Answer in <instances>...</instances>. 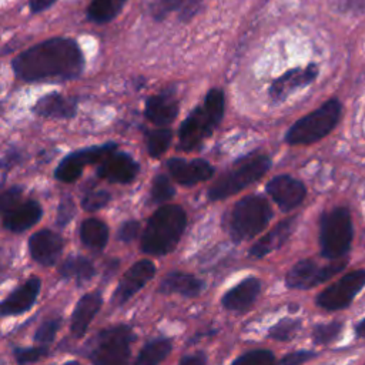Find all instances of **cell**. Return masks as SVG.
<instances>
[{
	"label": "cell",
	"mask_w": 365,
	"mask_h": 365,
	"mask_svg": "<svg viewBox=\"0 0 365 365\" xmlns=\"http://www.w3.org/2000/svg\"><path fill=\"white\" fill-rule=\"evenodd\" d=\"M11 67L23 81L73 80L83 73L84 57L73 38L54 37L20 53Z\"/></svg>",
	"instance_id": "1"
},
{
	"label": "cell",
	"mask_w": 365,
	"mask_h": 365,
	"mask_svg": "<svg viewBox=\"0 0 365 365\" xmlns=\"http://www.w3.org/2000/svg\"><path fill=\"white\" fill-rule=\"evenodd\" d=\"M187 224L180 205L160 207L147 221L141 235V250L150 255H165L175 248Z\"/></svg>",
	"instance_id": "2"
},
{
	"label": "cell",
	"mask_w": 365,
	"mask_h": 365,
	"mask_svg": "<svg viewBox=\"0 0 365 365\" xmlns=\"http://www.w3.org/2000/svg\"><path fill=\"white\" fill-rule=\"evenodd\" d=\"M225 108L224 93L212 88L207 93L204 103L194 108L180 127L178 148L191 151L197 148L220 124Z\"/></svg>",
	"instance_id": "3"
},
{
	"label": "cell",
	"mask_w": 365,
	"mask_h": 365,
	"mask_svg": "<svg viewBox=\"0 0 365 365\" xmlns=\"http://www.w3.org/2000/svg\"><path fill=\"white\" fill-rule=\"evenodd\" d=\"M341 117V103L335 98L325 101L319 108L299 118L291 125L285 141L291 145L312 144L329 134Z\"/></svg>",
	"instance_id": "4"
},
{
	"label": "cell",
	"mask_w": 365,
	"mask_h": 365,
	"mask_svg": "<svg viewBox=\"0 0 365 365\" xmlns=\"http://www.w3.org/2000/svg\"><path fill=\"white\" fill-rule=\"evenodd\" d=\"M272 218L268 201L259 195H248L240 200L230 218V235L235 242L250 240L259 234Z\"/></svg>",
	"instance_id": "5"
},
{
	"label": "cell",
	"mask_w": 365,
	"mask_h": 365,
	"mask_svg": "<svg viewBox=\"0 0 365 365\" xmlns=\"http://www.w3.org/2000/svg\"><path fill=\"white\" fill-rule=\"evenodd\" d=\"M352 220L351 212L345 207H336L321 217L319 244L321 254L329 259L344 257L352 242Z\"/></svg>",
	"instance_id": "6"
},
{
	"label": "cell",
	"mask_w": 365,
	"mask_h": 365,
	"mask_svg": "<svg viewBox=\"0 0 365 365\" xmlns=\"http://www.w3.org/2000/svg\"><path fill=\"white\" fill-rule=\"evenodd\" d=\"M134 334L127 325H115L98 332L88 358L93 365H128Z\"/></svg>",
	"instance_id": "7"
},
{
	"label": "cell",
	"mask_w": 365,
	"mask_h": 365,
	"mask_svg": "<svg viewBox=\"0 0 365 365\" xmlns=\"http://www.w3.org/2000/svg\"><path fill=\"white\" fill-rule=\"evenodd\" d=\"M269 167L271 160L264 154L248 158L247 161L222 174L208 190V198L215 201L237 194L247 185L259 180L269 170Z\"/></svg>",
	"instance_id": "8"
},
{
	"label": "cell",
	"mask_w": 365,
	"mask_h": 365,
	"mask_svg": "<svg viewBox=\"0 0 365 365\" xmlns=\"http://www.w3.org/2000/svg\"><path fill=\"white\" fill-rule=\"evenodd\" d=\"M365 287V269H356L344 275L317 297V305L327 311H336L348 307L355 295Z\"/></svg>",
	"instance_id": "9"
},
{
	"label": "cell",
	"mask_w": 365,
	"mask_h": 365,
	"mask_svg": "<svg viewBox=\"0 0 365 365\" xmlns=\"http://www.w3.org/2000/svg\"><path fill=\"white\" fill-rule=\"evenodd\" d=\"M345 265L346 261H336L319 267L312 259H302L288 271L285 277V284L287 287L295 289H309L332 278L335 274L342 271Z\"/></svg>",
	"instance_id": "10"
},
{
	"label": "cell",
	"mask_w": 365,
	"mask_h": 365,
	"mask_svg": "<svg viewBox=\"0 0 365 365\" xmlns=\"http://www.w3.org/2000/svg\"><path fill=\"white\" fill-rule=\"evenodd\" d=\"M115 147L114 143H108L74 151L61 160L54 171V177L63 182H73L80 177L86 165L101 163L107 155L115 151Z\"/></svg>",
	"instance_id": "11"
},
{
	"label": "cell",
	"mask_w": 365,
	"mask_h": 365,
	"mask_svg": "<svg viewBox=\"0 0 365 365\" xmlns=\"http://www.w3.org/2000/svg\"><path fill=\"white\" fill-rule=\"evenodd\" d=\"M155 274V267L148 259H141L133 264L128 271L120 279L111 301L115 305H123L127 302L135 292H138Z\"/></svg>",
	"instance_id": "12"
},
{
	"label": "cell",
	"mask_w": 365,
	"mask_h": 365,
	"mask_svg": "<svg viewBox=\"0 0 365 365\" xmlns=\"http://www.w3.org/2000/svg\"><path fill=\"white\" fill-rule=\"evenodd\" d=\"M267 191L282 211L294 210L307 195L304 184L291 175H278L272 178L267 184Z\"/></svg>",
	"instance_id": "13"
},
{
	"label": "cell",
	"mask_w": 365,
	"mask_h": 365,
	"mask_svg": "<svg viewBox=\"0 0 365 365\" xmlns=\"http://www.w3.org/2000/svg\"><path fill=\"white\" fill-rule=\"evenodd\" d=\"M140 170L138 163L125 153H111L97 168V175L110 182H130Z\"/></svg>",
	"instance_id": "14"
},
{
	"label": "cell",
	"mask_w": 365,
	"mask_h": 365,
	"mask_svg": "<svg viewBox=\"0 0 365 365\" xmlns=\"http://www.w3.org/2000/svg\"><path fill=\"white\" fill-rule=\"evenodd\" d=\"M318 76V67L315 64H309L304 68H292L272 81L269 87V96L275 101H282L297 88L305 87L315 80Z\"/></svg>",
	"instance_id": "15"
},
{
	"label": "cell",
	"mask_w": 365,
	"mask_h": 365,
	"mask_svg": "<svg viewBox=\"0 0 365 365\" xmlns=\"http://www.w3.org/2000/svg\"><path fill=\"white\" fill-rule=\"evenodd\" d=\"M167 167L171 175L182 185H194L197 182L208 180L214 174L212 165L201 158H171L167 161Z\"/></svg>",
	"instance_id": "16"
},
{
	"label": "cell",
	"mask_w": 365,
	"mask_h": 365,
	"mask_svg": "<svg viewBox=\"0 0 365 365\" xmlns=\"http://www.w3.org/2000/svg\"><path fill=\"white\" fill-rule=\"evenodd\" d=\"M30 255L41 265H53L61 254L63 240L58 234L50 230H41L33 234L29 240Z\"/></svg>",
	"instance_id": "17"
},
{
	"label": "cell",
	"mask_w": 365,
	"mask_h": 365,
	"mask_svg": "<svg viewBox=\"0 0 365 365\" xmlns=\"http://www.w3.org/2000/svg\"><path fill=\"white\" fill-rule=\"evenodd\" d=\"M178 114V101L171 91H163L147 98L145 117L155 125H167Z\"/></svg>",
	"instance_id": "18"
},
{
	"label": "cell",
	"mask_w": 365,
	"mask_h": 365,
	"mask_svg": "<svg viewBox=\"0 0 365 365\" xmlns=\"http://www.w3.org/2000/svg\"><path fill=\"white\" fill-rule=\"evenodd\" d=\"M40 279L30 277L23 285L16 288L1 304L3 315H19L27 311L36 301L40 291Z\"/></svg>",
	"instance_id": "19"
},
{
	"label": "cell",
	"mask_w": 365,
	"mask_h": 365,
	"mask_svg": "<svg viewBox=\"0 0 365 365\" xmlns=\"http://www.w3.org/2000/svg\"><path fill=\"white\" fill-rule=\"evenodd\" d=\"M261 291V282L255 277H248L231 288L222 297L224 308L230 311H245L252 305Z\"/></svg>",
	"instance_id": "20"
},
{
	"label": "cell",
	"mask_w": 365,
	"mask_h": 365,
	"mask_svg": "<svg viewBox=\"0 0 365 365\" xmlns=\"http://www.w3.org/2000/svg\"><path fill=\"white\" fill-rule=\"evenodd\" d=\"M41 207L37 201L29 200L23 204L16 205L10 211L3 214V225L13 231L21 232L30 227H33L41 217Z\"/></svg>",
	"instance_id": "21"
},
{
	"label": "cell",
	"mask_w": 365,
	"mask_h": 365,
	"mask_svg": "<svg viewBox=\"0 0 365 365\" xmlns=\"http://www.w3.org/2000/svg\"><path fill=\"white\" fill-rule=\"evenodd\" d=\"M297 218L291 217L287 220H282L274 230H271L267 235H264L261 240H258L248 251L250 257L252 258H262L267 254L272 252L274 250L279 248L292 234L295 228Z\"/></svg>",
	"instance_id": "22"
},
{
	"label": "cell",
	"mask_w": 365,
	"mask_h": 365,
	"mask_svg": "<svg viewBox=\"0 0 365 365\" xmlns=\"http://www.w3.org/2000/svg\"><path fill=\"white\" fill-rule=\"evenodd\" d=\"M103 304L101 295L100 292H93V294H86L84 297H81L73 311V317H71V334L76 338H81L91 319L96 317V314L98 312L100 307Z\"/></svg>",
	"instance_id": "23"
},
{
	"label": "cell",
	"mask_w": 365,
	"mask_h": 365,
	"mask_svg": "<svg viewBox=\"0 0 365 365\" xmlns=\"http://www.w3.org/2000/svg\"><path fill=\"white\" fill-rule=\"evenodd\" d=\"M33 111L37 115L47 118H70L77 111V103L70 97H63L57 93H53L41 97L34 104Z\"/></svg>",
	"instance_id": "24"
},
{
	"label": "cell",
	"mask_w": 365,
	"mask_h": 365,
	"mask_svg": "<svg viewBox=\"0 0 365 365\" xmlns=\"http://www.w3.org/2000/svg\"><path fill=\"white\" fill-rule=\"evenodd\" d=\"M204 1L205 0H153L150 9L157 20H163L167 16L177 13L178 19L185 21L204 6Z\"/></svg>",
	"instance_id": "25"
},
{
	"label": "cell",
	"mask_w": 365,
	"mask_h": 365,
	"mask_svg": "<svg viewBox=\"0 0 365 365\" xmlns=\"http://www.w3.org/2000/svg\"><path fill=\"white\" fill-rule=\"evenodd\" d=\"M204 288V282L190 274L184 272H170L167 274L160 287L158 291L163 294H180L184 297H197Z\"/></svg>",
	"instance_id": "26"
},
{
	"label": "cell",
	"mask_w": 365,
	"mask_h": 365,
	"mask_svg": "<svg viewBox=\"0 0 365 365\" xmlns=\"http://www.w3.org/2000/svg\"><path fill=\"white\" fill-rule=\"evenodd\" d=\"M80 238L86 247L93 250H103L108 240V228L103 221L97 218H88L80 227Z\"/></svg>",
	"instance_id": "27"
},
{
	"label": "cell",
	"mask_w": 365,
	"mask_h": 365,
	"mask_svg": "<svg viewBox=\"0 0 365 365\" xmlns=\"http://www.w3.org/2000/svg\"><path fill=\"white\" fill-rule=\"evenodd\" d=\"M173 344L167 338H157L150 341L140 351L134 365H158L171 352Z\"/></svg>",
	"instance_id": "28"
},
{
	"label": "cell",
	"mask_w": 365,
	"mask_h": 365,
	"mask_svg": "<svg viewBox=\"0 0 365 365\" xmlns=\"http://www.w3.org/2000/svg\"><path fill=\"white\" fill-rule=\"evenodd\" d=\"M60 275L64 278H74L78 284L88 281L94 275V265L90 259L81 255L68 257L60 267Z\"/></svg>",
	"instance_id": "29"
},
{
	"label": "cell",
	"mask_w": 365,
	"mask_h": 365,
	"mask_svg": "<svg viewBox=\"0 0 365 365\" xmlns=\"http://www.w3.org/2000/svg\"><path fill=\"white\" fill-rule=\"evenodd\" d=\"M127 0H93L87 9V17L94 23H108L124 7Z\"/></svg>",
	"instance_id": "30"
},
{
	"label": "cell",
	"mask_w": 365,
	"mask_h": 365,
	"mask_svg": "<svg viewBox=\"0 0 365 365\" xmlns=\"http://www.w3.org/2000/svg\"><path fill=\"white\" fill-rule=\"evenodd\" d=\"M173 133L168 128H157L147 133V151L151 157L157 158L163 155L170 147Z\"/></svg>",
	"instance_id": "31"
},
{
	"label": "cell",
	"mask_w": 365,
	"mask_h": 365,
	"mask_svg": "<svg viewBox=\"0 0 365 365\" xmlns=\"http://www.w3.org/2000/svg\"><path fill=\"white\" fill-rule=\"evenodd\" d=\"M301 328V321L294 318H284L272 325L268 331V336L277 341H289L292 339Z\"/></svg>",
	"instance_id": "32"
},
{
	"label": "cell",
	"mask_w": 365,
	"mask_h": 365,
	"mask_svg": "<svg viewBox=\"0 0 365 365\" xmlns=\"http://www.w3.org/2000/svg\"><path fill=\"white\" fill-rule=\"evenodd\" d=\"M342 324L341 322H327V324H317L312 329V339L318 345H327L338 338L341 334Z\"/></svg>",
	"instance_id": "33"
},
{
	"label": "cell",
	"mask_w": 365,
	"mask_h": 365,
	"mask_svg": "<svg viewBox=\"0 0 365 365\" xmlns=\"http://www.w3.org/2000/svg\"><path fill=\"white\" fill-rule=\"evenodd\" d=\"M231 365H275V356L268 349H254L234 359Z\"/></svg>",
	"instance_id": "34"
},
{
	"label": "cell",
	"mask_w": 365,
	"mask_h": 365,
	"mask_svg": "<svg viewBox=\"0 0 365 365\" xmlns=\"http://www.w3.org/2000/svg\"><path fill=\"white\" fill-rule=\"evenodd\" d=\"M175 194L174 187L171 184V181L168 180V177L158 174L154 177L153 181V187H151V200L154 202H164L170 198H173Z\"/></svg>",
	"instance_id": "35"
},
{
	"label": "cell",
	"mask_w": 365,
	"mask_h": 365,
	"mask_svg": "<svg viewBox=\"0 0 365 365\" xmlns=\"http://www.w3.org/2000/svg\"><path fill=\"white\" fill-rule=\"evenodd\" d=\"M60 325H61V319L60 318H54V319H48V321H44L36 331L34 334V339L38 342V344H48L54 339L57 331L60 329Z\"/></svg>",
	"instance_id": "36"
},
{
	"label": "cell",
	"mask_w": 365,
	"mask_h": 365,
	"mask_svg": "<svg viewBox=\"0 0 365 365\" xmlns=\"http://www.w3.org/2000/svg\"><path fill=\"white\" fill-rule=\"evenodd\" d=\"M48 354L47 346H34V348H16L14 349V358L20 365L31 364Z\"/></svg>",
	"instance_id": "37"
},
{
	"label": "cell",
	"mask_w": 365,
	"mask_h": 365,
	"mask_svg": "<svg viewBox=\"0 0 365 365\" xmlns=\"http://www.w3.org/2000/svg\"><path fill=\"white\" fill-rule=\"evenodd\" d=\"M110 201V194L104 190H98V191H91L88 192L83 201H81V207L86 211H97L103 207L107 205V202Z\"/></svg>",
	"instance_id": "38"
},
{
	"label": "cell",
	"mask_w": 365,
	"mask_h": 365,
	"mask_svg": "<svg viewBox=\"0 0 365 365\" xmlns=\"http://www.w3.org/2000/svg\"><path fill=\"white\" fill-rule=\"evenodd\" d=\"M21 194H23V190L21 187H10L9 190H6L1 197H0V208H1V212H7L10 211L11 208H14L16 205H19V201L21 198Z\"/></svg>",
	"instance_id": "39"
},
{
	"label": "cell",
	"mask_w": 365,
	"mask_h": 365,
	"mask_svg": "<svg viewBox=\"0 0 365 365\" xmlns=\"http://www.w3.org/2000/svg\"><path fill=\"white\" fill-rule=\"evenodd\" d=\"M76 212V205L73 202V200L70 197H64L57 208V217L56 221L60 227H64L66 224H68L71 221V218L74 217Z\"/></svg>",
	"instance_id": "40"
},
{
	"label": "cell",
	"mask_w": 365,
	"mask_h": 365,
	"mask_svg": "<svg viewBox=\"0 0 365 365\" xmlns=\"http://www.w3.org/2000/svg\"><path fill=\"white\" fill-rule=\"evenodd\" d=\"M339 13H365V0H329Z\"/></svg>",
	"instance_id": "41"
},
{
	"label": "cell",
	"mask_w": 365,
	"mask_h": 365,
	"mask_svg": "<svg viewBox=\"0 0 365 365\" xmlns=\"http://www.w3.org/2000/svg\"><path fill=\"white\" fill-rule=\"evenodd\" d=\"M314 356H315V354L311 351H297V352H291V354L282 356L275 365H302Z\"/></svg>",
	"instance_id": "42"
},
{
	"label": "cell",
	"mask_w": 365,
	"mask_h": 365,
	"mask_svg": "<svg viewBox=\"0 0 365 365\" xmlns=\"http://www.w3.org/2000/svg\"><path fill=\"white\" fill-rule=\"evenodd\" d=\"M138 231H140V222L138 221H134V220L125 221V222L121 224V227L118 230V238L124 242H130L134 238H137Z\"/></svg>",
	"instance_id": "43"
},
{
	"label": "cell",
	"mask_w": 365,
	"mask_h": 365,
	"mask_svg": "<svg viewBox=\"0 0 365 365\" xmlns=\"http://www.w3.org/2000/svg\"><path fill=\"white\" fill-rule=\"evenodd\" d=\"M178 365H207V356L201 352L184 356Z\"/></svg>",
	"instance_id": "44"
},
{
	"label": "cell",
	"mask_w": 365,
	"mask_h": 365,
	"mask_svg": "<svg viewBox=\"0 0 365 365\" xmlns=\"http://www.w3.org/2000/svg\"><path fill=\"white\" fill-rule=\"evenodd\" d=\"M57 0H30V10L33 13H40L54 4Z\"/></svg>",
	"instance_id": "45"
},
{
	"label": "cell",
	"mask_w": 365,
	"mask_h": 365,
	"mask_svg": "<svg viewBox=\"0 0 365 365\" xmlns=\"http://www.w3.org/2000/svg\"><path fill=\"white\" fill-rule=\"evenodd\" d=\"M355 335H356L358 338H365V318H364L361 322L356 324V327H355Z\"/></svg>",
	"instance_id": "46"
},
{
	"label": "cell",
	"mask_w": 365,
	"mask_h": 365,
	"mask_svg": "<svg viewBox=\"0 0 365 365\" xmlns=\"http://www.w3.org/2000/svg\"><path fill=\"white\" fill-rule=\"evenodd\" d=\"M64 365H81V364L77 362V361H71V362H67V364H64Z\"/></svg>",
	"instance_id": "47"
}]
</instances>
